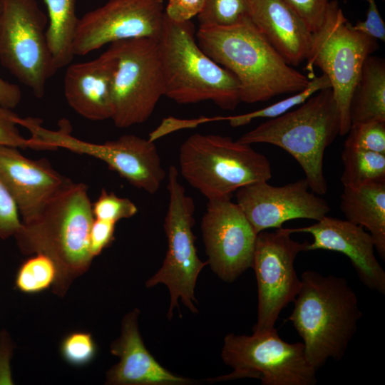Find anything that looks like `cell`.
Masks as SVG:
<instances>
[{"mask_svg":"<svg viewBox=\"0 0 385 385\" xmlns=\"http://www.w3.org/2000/svg\"><path fill=\"white\" fill-rule=\"evenodd\" d=\"M195 35L200 48L235 75L241 102L254 103L297 93L309 82L284 61L250 18L230 26L199 27Z\"/></svg>","mask_w":385,"mask_h":385,"instance_id":"1","label":"cell"},{"mask_svg":"<svg viewBox=\"0 0 385 385\" xmlns=\"http://www.w3.org/2000/svg\"><path fill=\"white\" fill-rule=\"evenodd\" d=\"M300 279L288 320L303 340L309 363L317 370L329 358L344 356L363 313L356 292L344 277L307 270Z\"/></svg>","mask_w":385,"mask_h":385,"instance_id":"2","label":"cell"},{"mask_svg":"<svg viewBox=\"0 0 385 385\" xmlns=\"http://www.w3.org/2000/svg\"><path fill=\"white\" fill-rule=\"evenodd\" d=\"M191 21L177 22L165 14L157 41L165 96L180 104L211 101L223 110L241 102L240 84L230 71L199 46Z\"/></svg>","mask_w":385,"mask_h":385,"instance_id":"3","label":"cell"},{"mask_svg":"<svg viewBox=\"0 0 385 385\" xmlns=\"http://www.w3.org/2000/svg\"><path fill=\"white\" fill-rule=\"evenodd\" d=\"M340 124L333 91L328 88L314 93L297 109L261 123L237 140L282 148L301 166L310 190L323 195L328 190L323 172L324 155L339 135Z\"/></svg>","mask_w":385,"mask_h":385,"instance_id":"4","label":"cell"},{"mask_svg":"<svg viewBox=\"0 0 385 385\" xmlns=\"http://www.w3.org/2000/svg\"><path fill=\"white\" fill-rule=\"evenodd\" d=\"M182 176L208 200L229 198L239 188L272 177L270 160L229 136L195 133L179 149Z\"/></svg>","mask_w":385,"mask_h":385,"instance_id":"5","label":"cell"},{"mask_svg":"<svg viewBox=\"0 0 385 385\" xmlns=\"http://www.w3.org/2000/svg\"><path fill=\"white\" fill-rule=\"evenodd\" d=\"M94 220L88 186L72 181L58 191L38 217L23 223L14 235L21 247L61 260L74 268L86 266Z\"/></svg>","mask_w":385,"mask_h":385,"instance_id":"6","label":"cell"},{"mask_svg":"<svg viewBox=\"0 0 385 385\" xmlns=\"http://www.w3.org/2000/svg\"><path fill=\"white\" fill-rule=\"evenodd\" d=\"M18 124L29 131L36 150L63 148L93 157L148 193H155L167 176L154 142L148 138L126 134L115 140L96 143L73 136L66 120L60 122L57 130L44 128L41 120L36 118L19 117Z\"/></svg>","mask_w":385,"mask_h":385,"instance_id":"7","label":"cell"},{"mask_svg":"<svg viewBox=\"0 0 385 385\" xmlns=\"http://www.w3.org/2000/svg\"><path fill=\"white\" fill-rule=\"evenodd\" d=\"M378 48L376 39L353 29L337 1H329L321 27L312 34L305 68L309 78L317 67L330 81L340 115V135L351 127L350 99L362 65Z\"/></svg>","mask_w":385,"mask_h":385,"instance_id":"8","label":"cell"},{"mask_svg":"<svg viewBox=\"0 0 385 385\" xmlns=\"http://www.w3.org/2000/svg\"><path fill=\"white\" fill-rule=\"evenodd\" d=\"M0 62L36 98L58 70L47 38V16L36 0H0Z\"/></svg>","mask_w":385,"mask_h":385,"instance_id":"9","label":"cell"},{"mask_svg":"<svg viewBox=\"0 0 385 385\" xmlns=\"http://www.w3.org/2000/svg\"><path fill=\"white\" fill-rule=\"evenodd\" d=\"M169 202L164 220L168 239V250L160 269L146 282L148 287L164 284L168 288L170 301L168 317L178 307V299L192 312L195 306V287L200 271L208 263L201 261L197 254L192 227L195 223V204L179 182V171L171 165L167 174Z\"/></svg>","mask_w":385,"mask_h":385,"instance_id":"10","label":"cell"},{"mask_svg":"<svg viewBox=\"0 0 385 385\" xmlns=\"http://www.w3.org/2000/svg\"><path fill=\"white\" fill-rule=\"evenodd\" d=\"M116 58L113 78V115L119 128L145 122L165 96L157 41L140 38L110 44Z\"/></svg>","mask_w":385,"mask_h":385,"instance_id":"11","label":"cell"},{"mask_svg":"<svg viewBox=\"0 0 385 385\" xmlns=\"http://www.w3.org/2000/svg\"><path fill=\"white\" fill-rule=\"evenodd\" d=\"M221 356L234 370L216 380L257 378L262 385H314L317 370L309 363L303 343L282 340L274 329L251 336L227 334Z\"/></svg>","mask_w":385,"mask_h":385,"instance_id":"12","label":"cell"},{"mask_svg":"<svg viewBox=\"0 0 385 385\" xmlns=\"http://www.w3.org/2000/svg\"><path fill=\"white\" fill-rule=\"evenodd\" d=\"M292 234L289 228L280 227L257 235L252 265L258 290L254 334L274 329L282 310L294 301L300 289L294 264L297 255L307 251L309 242L294 240Z\"/></svg>","mask_w":385,"mask_h":385,"instance_id":"13","label":"cell"},{"mask_svg":"<svg viewBox=\"0 0 385 385\" xmlns=\"http://www.w3.org/2000/svg\"><path fill=\"white\" fill-rule=\"evenodd\" d=\"M165 11L162 0H108L79 18L74 56H85L106 44L133 38L158 41Z\"/></svg>","mask_w":385,"mask_h":385,"instance_id":"14","label":"cell"},{"mask_svg":"<svg viewBox=\"0 0 385 385\" xmlns=\"http://www.w3.org/2000/svg\"><path fill=\"white\" fill-rule=\"evenodd\" d=\"M201 230L207 263L221 279L232 282L252 267L257 234L237 203L208 200Z\"/></svg>","mask_w":385,"mask_h":385,"instance_id":"15","label":"cell"},{"mask_svg":"<svg viewBox=\"0 0 385 385\" xmlns=\"http://www.w3.org/2000/svg\"><path fill=\"white\" fill-rule=\"evenodd\" d=\"M305 178L282 186L267 181L245 185L236 191L240 206L255 232L282 227L294 219L320 220L330 211L328 202L309 190Z\"/></svg>","mask_w":385,"mask_h":385,"instance_id":"16","label":"cell"},{"mask_svg":"<svg viewBox=\"0 0 385 385\" xmlns=\"http://www.w3.org/2000/svg\"><path fill=\"white\" fill-rule=\"evenodd\" d=\"M17 148L0 145V181L16 202L22 222L28 223L71 180L47 159H29Z\"/></svg>","mask_w":385,"mask_h":385,"instance_id":"17","label":"cell"},{"mask_svg":"<svg viewBox=\"0 0 385 385\" xmlns=\"http://www.w3.org/2000/svg\"><path fill=\"white\" fill-rule=\"evenodd\" d=\"M289 230L292 234L312 235L313 242L308 243L307 251L324 250L346 255L364 286L385 294V272L375 256L374 240L363 227L326 215L312 225Z\"/></svg>","mask_w":385,"mask_h":385,"instance_id":"18","label":"cell"},{"mask_svg":"<svg viewBox=\"0 0 385 385\" xmlns=\"http://www.w3.org/2000/svg\"><path fill=\"white\" fill-rule=\"evenodd\" d=\"M115 67L116 58L110 47L94 59L68 64L63 92L69 106L91 120L111 119Z\"/></svg>","mask_w":385,"mask_h":385,"instance_id":"19","label":"cell"},{"mask_svg":"<svg viewBox=\"0 0 385 385\" xmlns=\"http://www.w3.org/2000/svg\"><path fill=\"white\" fill-rule=\"evenodd\" d=\"M249 18L289 66L306 60L312 33L282 0H250Z\"/></svg>","mask_w":385,"mask_h":385,"instance_id":"20","label":"cell"},{"mask_svg":"<svg viewBox=\"0 0 385 385\" xmlns=\"http://www.w3.org/2000/svg\"><path fill=\"white\" fill-rule=\"evenodd\" d=\"M134 311L124 320L120 338L112 346V353L120 358L110 371V382L135 385H184L192 381L175 375L163 367L144 346Z\"/></svg>","mask_w":385,"mask_h":385,"instance_id":"21","label":"cell"},{"mask_svg":"<svg viewBox=\"0 0 385 385\" xmlns=\"http://www.w3.org/2000/svg\"><path fill=\"white\" fill-rule=\"evenodd\" d=\"M340 209L346 220L366 228L385 260V182L343 187Z\"/></svg>","mask_w":385,"mask_h":385,"instance_id":"22","label":"cell"},{"mask_svg":"<svg viewBox=\"0 0 385 385\" xmlns=\"http://www.w3.org/2000/svg\"><path fill=\"white\" fill-rule=\"evenodd\" d=\"M351 125L385 121V61L372 55L364 61L349 103Z\"/></svg>","mask_w":385,"mask_h":385,"instance_id":"23","label":"cell"},{"mask_svg":"<svg viewBox=\"0 0 385 385\" xmlns=\"http://www.w3.org/2000/svg\"><path fill=\"white\" fill-rule=\"evenodd\" d=\"M48 11L46 38L57 69L67 66L74 57L73 42L79 18L77 0H44Z\"/></svg>","mask_w":385,"mask_h":385,"instance_id":"24","label":"cell"},{"mask_svg":"<svg viewBox=\"0 0 385 385\" xmlns=\"http://www.w3.org/2000/svg\"><path fill=\"white\" fill-rule=\"evenodd\" d=\"M342 161L343 187L385 182V154L344 145Z\"/></svg>","mask_w":385,"mask_h":385,"instance_id":"25","label":"cell"},{"mask_svg":"<svg viewBox=\"0 0 385 385\" xmlns=\"http://www.w3.org/2000/svg\"><path fill=\"white\" fill-rule=\"evenodd\" d=\"M328 88H331V83L326 75L322 73L319 76H314L310 78L307 86L304 89L282 101L245 114L215 116L216 121L228 120L232 127H239L247 125L256 118H274L287 113L292 108L301 105L317 92Z\"/></svg>","mask_w":385,"mask_h":385,"instance_id":"26","label":"cell"},{"mask_svg":"<svg viewBox=\"0 0 385 385\" xmlns=\"http://www.w3.org/2000/svg\"><path fill=\"white\" fill-rule=\"evenodd\" d=\"M250 0H206L199 27H225L249 19Z\"/></svg>","mask_w":385,"mask_h":385,"instance_id":"27","label":"cell"},{"mask_svg":"<svg viewBox=\"0 0 385 385\" xmlns=\"http://www.w3.org/2000/svg\"><path fill=\"white\" fill-rule=\"evenodd\" d=\"M56 273V261L46 254L38 253L21 266L16 275V284L24 292H40L53 282Z\"/></svg>","mask_w":385,"mask_h":385,"instance_id":"28","label":"cell"},{"mask_svg":"<svg viewBox=\"0 0 385 385\" xmlns=\"http://www.w3.org/2000/svg\"><path fill=\"white\" fill-rule=\"evenodd\" d=\"M344 146L385 154V121L351 124Z\"/></svg>","mask_w":385,"mask_h":385,"instance_id":"29","label":"cell"},{"mask_svg":"<svg viewBox=\"0 0 385 385\" xmlns=\"http://www.w3.org/2000/svg\"><path fill=\"white\" fill-rule=\"evenodd\" d=\"M92 211L95 219L116 223L121 219L134 216L138 207L130 199L103 189L98 199L92 203Z\"/></svg>","mask_w":385,"mask_h":385,"instance_id":"30","label":"cell"},{"mask_svg":"<svg viewBox=\"0 0 385 385\" xmlns=\"http://www.w3.org/2000/svg\"><path fill=\"white\" fill-rule=\"evenodd\" d=\"M61 353L70 364L76 366L84 365L93 358L96 345L90 334L76 332L64 339L61 345Z\"/></svg>","mask_w":385,"mask_h":385,"instance_id":"31","label":"cell"},{"mask_svg":"<svg viewBox=\"0 0 385 385\" xmlns=\"http://www.w3.org/2000/svg\"><path fill=\"white\" fill-rule=\"evenodd\" d=\"M315 33L322 26L329 4V0H282Z\"/></svg>","mask_w":385,"mask_h":385,"instance_id":"32","label":"cell"},{"mask_svg":"<svg viewBox=\"0 0 385 385\" xmlns=\"http://www.w3.org/2000/svg\"><path fill=\"white\" fill-rule=\"evenodd\" d=\"M19 117L11 109L0 106V145L34 149L31 138H24L19 131Z\"/></svg>","mask_w":385,"mask_h":385,"instance_id":"33","label":"cell"},{"mask_svg":"<svg viewBox=\"0 0 385 385\" xmlns=\"http://www.w3.org/2000/svg\"><path fill=\"white\" fill-rule=\"evenodd\" d=\"M21 225L17 205L0 181V237L14 235Z\"/></svg>","mask_w":385,"mask_h":385,"instance_id":"34","label":"cell"},{"mask_svg":"<svg viewBox=\"0 0 385 385\" xmlns=\"http://www.w3.org/2000/svg\"><path fill=\"white\" fill-rule=\"evenodd\" d=\"M367 1L368 9L364 21H359L352 25L354 29L359 31L376 40L385 41V23L381 16L376 0Z\"/></svg>","mask_w":385,"mask_h":385,"instance_id":"35","label":"cell"},{"mask_svg":"<svg viewBox=\"0 0 385 385\" xmlns=\"http://www.w3.org/2000/svg\"><path fill=\"white\" fill-rule=\"evenodd\" d=\"M213 117L202 116L196 118L183 119L173 116L165 118L160 124L148 135V140L155 142L169 133L183 129L194 128L197 126L210 122H213Z\"/></svg>","mask_w":385,"mask_h":385,"instance_id":"36","label":"cell"},{"mask_svg":"<svg viewBox=\"0 0 385 385\" xmlns=\"http://www.w3.org/2000/svg\"><path fill=\"white\" fill-rule=\"evenodd\" d=\"M206 0H168L165 14L177 22L190 21L202 10Z\"/></svg>","mask_w":385,"mask_h":385,"instance_id":"37","label":"cell"},{"mask_svg":"<svg viewBox=\"0 0 385 385\" xmlns=\"http://www.w3.org/2000/svg\"><path fill=\"white\" fill-rule=\"evenodd\" d=\"M115 225L113 222L94 218L90 232V252L93 257L112 242Z\"/></svg>","mask_w":385,"mask_h":385,"instance_id":"38","label":"cell"},{"mask_svg":"<svg viewBox=\"0 0 385 385\" xmlns=\"http://www.w3.org/2000/svg\"><path fill=\"white\" fill-rule=\"evenodd\" d=\"M11 344L6 333L0 335V384H12L9 369Z\"/></svg>","mask_w":385,"mask_h":385,"instance_id":"39","label":"cell"},{"mask_svg":"<svg viewBox=\"0 0 385 385\" xmlns=\"http://www.w3.org/2000/svg\"><path fill=\"white\" fill-rule=\"evenodd\" d=\"M21 100L20 88L0 77V106L12 109L16 107Z\"/></svg>","mask_w":385,"mask_h":385,"instance_id":"40","label":"cell"},{"mask_svg":"<svg viewBox=\"0 0 385 385\" xmlns=\"http://www.w3.org/2000/svg\"><path fill=\"white\" fill-rule=\"evenodd\" d=\"M1 2H0V16H1Z\"/></svg>","mask_w":385,"mask_h":385,"instance_id":"41","label":"cell"}]
</instances>
